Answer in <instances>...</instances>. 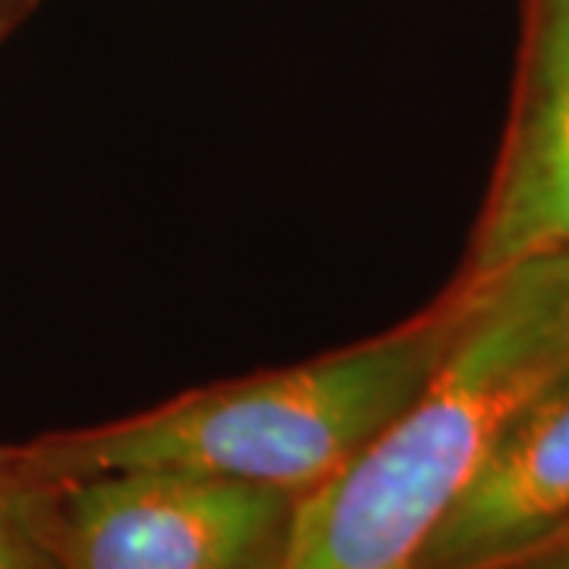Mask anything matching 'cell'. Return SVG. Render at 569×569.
Listing matches in <instances>:
<instances>
[{"label":"cell","mask_w":569,"mask_h":569,"mask_svg":"<svg viewBox=\"0 0 569 569\" xmlns=\"http://www.w3.org/2000/svg\"><path fill=\"white\" fill-rule=\"evenodd\" d=\"M17 3H20V0H0V13H7V10L17 7Z\"/></svg>","instance_id":"obj_8"},{"label":"cell","mask_w":569,"mask_h":569,"mask_svg":"<svg viewBox=\"0 0 569 569\" xmlns=\"http://www.w3.org/2000/svg\"><path fill=\"white\" fill-rule=\"evenodd\" d=\"M298 503L284 490L174 468L44 485L61 569H282Z\"/></svg>","instance_id":"obj_3"},{"label":"cell","mask_w":569,"mask_h":569,"mask_svg":"<svg viewBox=\"0 0 569 569\" xmlns=\"http://www.w3.org/2000/svg\"><path fill=\"white\" fill-rule=\"evenodd\" d=\"M471 307L456 282L437 307L370 342L234 383L197 389L13 459L39 485L174 468L307 497L336 478L425 387Z\"/></svg>","instance_id":"obj_2"},{"label":"cell","mask_w":569,"mask_h":569,"mask_svg":"<svg viewBox=\"0 0 569 569\" xmlns=\"http://www.w3.org/2000/svg\"><path fill=\"white\" fill-rule=\"evenodd\" d=\"M0 569H61L48 541L44 485L0 456Z\"/></svg>","instance_id":"obj_6"},{"label":"cell","mask_w":569,"mask_h":569,"mask_svg":"<svg viewBox=\"0 0 569 569\" xmlns=\"http://www.w3.org/2000/svg\"><path fill=\"white\" fill-rule=\"evenodd\" d=\"M493 569H569V526L548 538L545 545L531 548L522 557H512Z\"/></svg>","instance_id":"obj_7"},{"label":"cell","mask_w":569,"mask_h":569,"mask_svg":"<svg viewBox=\"0 0 569 569\" xmlns=\"http://www.w3.org/2000/svg\"><path fill=\"white\" fill-rule=\"evenodd\" d=\"M468 288V317L418 396L301 497L282 569L415 567L493 437L569 367V253Z\"/></svg>","instance_id":"obj_1"},{"label":"cell","mask_w":569,"mask_h":569,"mask_svg":"<svg viewBox=\"0 0 569 569\" xmlns=\"http://www.w3.org/2000/svg\"><path fill=\"white\" fill-rule=\"evenodd\" d=\"M569 526V367L493 437L411 569H493Z\"/></svg>","instance_id":"obj_5"},{"label":"cell","mask_w":569,"mask_h":569,"mask_svg":"<svg viewBox=\"0 0 569 569\" xmlns=\"http://www.w3.org/2000/svg\"><path fill=\"white\" fill-rule=\"evenodd\" d=\"M569 253V0H529L522 89L459 282Z\"/></svg>","instance_id":"obj_4"}]
</instances>
